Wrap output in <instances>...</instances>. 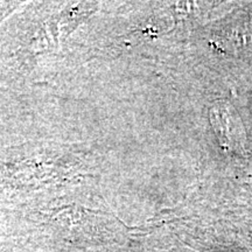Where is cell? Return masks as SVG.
I'll return each instance as SVG.
<instances>
[{"instance_id": "obj_1", "label": "cell", "mask_w": 252, "mask_h": 252, "mask_svg": "<svg viewBox=\"0 0 252 252\" xmlns=\"http://www.w3.org/2000/svg\"><path fill=\"white\" fill-rule=\"evenodd\" d=\"M210 117L220 144L226 147L241 146L243 144V124L231 106L224 103L214 106L210 111Z\"/></svg>"}]
</instances>
